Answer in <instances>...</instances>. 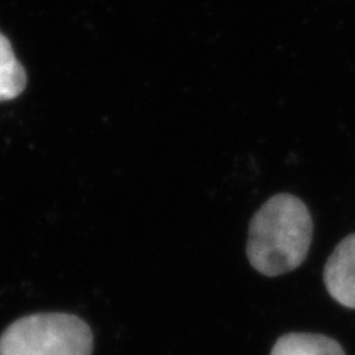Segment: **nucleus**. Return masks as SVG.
Returning a JSON list of instances; mask_svg holds the SVG:
<instances>
[{
  "mask_svg": "<svg viewBox=\"0 0 355 355\" xmlns=\"http://www.w3.org/2000/svg\"><path fill=\"white\" fill-rule=\"evenodd\" d=\"M324 285L337 303L355 309V234L334 248L324 266Z\"/></svg>",
  "mask_w": 355,
  "mask_h": 355,
  "instance_id": "3",
  "label": "nucleus"
},
{
  "mask_svg": "<svg viewBox=\"0 0 355 355\" xmlns=\"http://www.w3.org/2000/svg\"><path fill=\"white\" fill-rule=\"evenodd\" d=\"M92 332L73 314L21 318L0 337V355H91Z\"/></svg>",
  "mask_w": 355,
  "mask_h": 355,
  "instance_id": "2",
  "label": "nucleus"
},
{
  "mask_svg": "<svg viewBox=\"0 0 355 355\" xmlns=\"http://www.w3.org/2000/svg\"><path fill=\"white\" fill-rule=\"evenodd\" d=\"M272 355H345L334 339L319 334L293 332L279 337L273 345Z\"/></svg>",
  "mask_w": 355,
  "mask_h": 355,
  "instance_id": "4",
  "label": "nucleus"
},
{
  "mask_svg": "<svg viewBox=\"0 0 355 355\" xmlns=\"http://www.w3.org/2000/svg\"><path fill=\"white\" fill-rule=\"evenodd\" d=\"M26 86L24 66L17 60L10 42L0 33V101L17 99Z\"/></svg>",
  "mask_w": 355,
  "mask_h": 355,
  "instance_id": "5",
  "label": "nucleus"
},
{
  "mask_svg": "<svg viewBox=\"0 0 355 355\" xmlns=\"http://www.w3.org/2000/svg\"><path fill=\"white\" fill-rule=\"evenodd\" d=\"M313 242V219L300 198L277 194L257 211L248 229L247 257L265 277L298 268Z\"/></svg>",
  "mask_w": 355,
  "mask_h": 355,
  "instance_id": "1",
  "label": "nucleus"
}]
</instances>
